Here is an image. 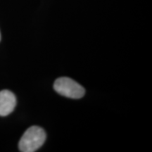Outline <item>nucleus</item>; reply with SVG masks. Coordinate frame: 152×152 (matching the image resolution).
<instances>
[{"instance_id":"1","label":"nucleus","mask_w":152,"mask_h":152,"mask_svg":"<svg viewBox=\"0 0 152 152\" xmlns=\"http://www.w3.org/2000/svg\"><path fill=\"white\" fill-rule=\"evenodd\" d=\"M46 137L45 131L40 127H30L24 132L19 141V150L22 152L37 151L45 143Z\"/></svg>"},{"instance_id":"2","label":"nucleus","mask_w":152,"mask_h":152,"mask_svg":"<svg viewBox=\"0 0 152 152\" xmlns=\"http://www.w3.org/2000/svg\"><path fill=\"white\" fill-rule=\"evenodd\" d=\"M54 89L58 94L71 99H80L85 94L83 87L67 77L57 79L54 84Z\"/></svg>"},{"instance_id":"3","label":"nucleus","mask_w":152,"mask_h":152,"mask_svg":"<svg viewBox=\"0 0 152 152\" xmlns=\"http://www.w3.org/2000/svg\"><path fill=\"white\" fill-rule=\"evenodd\" d=\"M16 105V98L11 91L0 92V116H7L12 113Z\"/></svg>"},{"instance_id":"4","label":"nucleus","mask_w":152,"mask_h":152,"mask_svg":"<svg viewBox=\"0 0 152 152\" xmlns=\"http://www.w3.org/2000/svg\"><path fill=\"white\" fill-rule=\"evenodd\" d=\"M0 40H1V34H0Z\"/></svg>"}]
</instances>
